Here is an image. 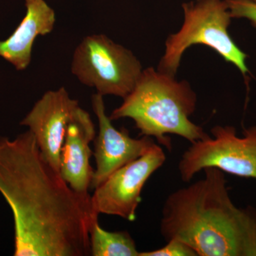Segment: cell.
Instances as JSON below:
<instances>
[{"label":"cell","mask_w":256,"mask_h":256,"mask_svg":"<svg viewBox=\"0 0 256 256\" xmlns=\"http://www.w3.org/2000/svg\"><path fill=\"white\" fill-rule=\"evenodd\" d=\"M0 193L14 217V256H90V197L68 186L30 130L0 137Z\"/></svg>","instance_id":"6da1fadb"},{"label":"cell","mask_w":256,"mask_h":256,"mask_svg":"<svg viewBox=\"0 0 256 256\" xmlns=\"http://www.w3.org/2000/svg\"><path fill=\"white\" fill-rule=\"evenodd\" d=\"M203 171L202 180L166 198L160 234L186 242L197 256H256V210L234 204L222 170Z\"/></svg>","instance_id":"7a4b0ae2"},{"label":"cell","mask_w":256,"mask_h":256,"mask_svg":"<svg viewBox=\"0 0 256 256\" xmlns=\"http://www.w3.org/2000/svg\"><path fill=\"white\" fill-rule=\"evenodd\" d=\"M196 105V94L188 82H178L174 76L148 68L109 117L112 121L132 119L140 136L156 138L160 146L171 152L172 144L168 134L180 136L191 144L210 137L190 120Z\"/></svg>","instance_id":"3957f363"},{"label":"cell","mask_w":256,"mask_h":256,"mask_svg":"<svg viewBox=\"0 0 256 256\" xmlns=\"http://www.w3.org/2000/svg\"><path fill=\"white\" fill-rule=\"evenodd\" d=\"M182 8L184 22L180 31L166 40L158 70L175 77L185 50L192 45L203 44L233 64L246 77L247 55L229 34L232 18L225 0H196L184 3Z\"/></svg>","instance_id":"277c9868"},{"label":"cell","mask_w":256,"mask_h":256,"mask_svg":"<svg viewBox=\"0 0 256 256\" xmlns=\"http://www.w3.org/2000/svg\"><path fill=\"white\" fill-rule=\"evenodd\" d=\"M137 57L104 34L84 37L74 50L72 72L97 94L124 98L142 73Z\"/></svg>","instance_id":"5b68a950"},{"label":"cell","mask_w":256,"mask_h":256,"mask_svg":"<svg viewBox=\"0 0 256 256\" xmlns=\"http://www.w3.org/2000/svg\"><path fill=\"white\" fill-rule=\"evenodd\" d=\"M212 137L192 143L182 156L178 169L182 180L190 182L205 168L252 178L256 181V126L246 128L242 137L232 126H214Z\"/></svg>","instance_id":"8992f818"},{"label":"cell","mask_w":256,"mask_h":256,"mask_svg":"<svg viewBox=\"0 0 256 256\" xmlns=\"http://www.w3.org/2000/svg\"><path fill=\"white\" fill-rule=\"evenodd\" d=\"M165 161L162 148L154 143L146 154L120 168L95 188L90 196L92 213L134 222L144 184Z\"/></svg>","instance_id":"52a82bcc"},{"label":"cell","mask_w":256,"mask_h":256,"mask_svg":"<svg viewBox=\"0 0 256 256\" xmlns=\"http://www.w3.org/2000/svg\"><path fill=\"white\" fill-rule=\"evenodd\" d=\"M92 102L98 122V132L94 139L96 168L90 186L95 190L114 172L146 154L156 142L148 136L133 138L126 128H114L106 114L104 96L96 92Z\"/></svg>","instance_id":"ba28073f"},{"label":"cell","mask_w":256,"mask_h":256,"mask_svg":"<svg viewBox=\"0 0 256 256\" xmlns=\"http://www.w3.org/2000/svg\"><path fill=\"white\" fill-rule=\"evenodd\" d=\"M78 106V101L72 98L65 88L48 90L20 122L28 128L42 154L58 172L67 127Z\"/></svg>","instance_id":"9c48e42d"},{"label":"cell","mask_w":256,"mask_h":256,"mask_svg":"<svg viewBox=\"0 0 256 256\" xmlns=\"http://www.w3.org/2000/svg\"><path fill=\"white\" fill-rule=\"evenodd\" d=\"M96 136L90 114L80 106L72 116L67 127L60 154V173L76 193L89 198L94 170L90 160L92 152L90 142Z\"/></svg>","instance_id":"30bf717a"},{"label":"cell","mask_w":256,"mask_h":256,"mask_svg":"<svg viewBox=\"0 0 256 256\" xmlns=\"http://www.w3.org/2000/svg\"><path fill=\"white\" fill-rule=\"evenodd\" d=\"M25 6L26 14L18 28L0 41V57L18 70L28 68L35 40L53 31L56 23L54 10L44 0H25Z\"/></svg>","instance_id":"8fae6325"},{"label":"cell","mask_w":256,"mask_h":256,"mask_svg":"<svg viewBox=\"0 0 256 256\" xmlns=\"http://www.w3.org/2000/svg\"><path fill=\"white\" fill-rule=\"evenodd\" d=\"M90 256H139L134 239L126 230L108 232L100 226L98 216L92 218L90 230Z\"/></svg>","instance_id":"7c38bea8"},{"label":"cell","mask_w":256,"mask_h":256,"mask_svg":"<svg viewBox=\"0 0 256 256\" xmlns=\"http://www.w3.org/2000/svg\"><path fill=\"white\" fill-rule=\"evenodd\" d=\"M166 242V246L156 250L140 252L139 256H197L188 244L178 239H171Z\"/></svg>","instance_id":"4fadbf2b"},{"label":"cell","mask_w":256,"mask_h":256,"mask_svg":"<svg viewBox=\"0 0 256 256\" xmlns=\"http://www.w3.org/2000/svg\"><path fill=\"white\" fill-rule=\"evenodd\" d=\"M232 18H245L256 28V2L252 0H225Z\"/></svg>","instance_id":"5bb4252c"},{"label":"cell","mask_w":256,"mask_h":256,"mask_svg":"<svg viewBox=\"0 0 256 256\" xmlns=\"http://www.w3.org/2000/svg\"><path fill=\"white\" fill-rule=\"evenodd\" d=\"M252 1L254 2H256V0H252Z\"/></svg>","instance_id":"9a60e30c"}]
</instances>
